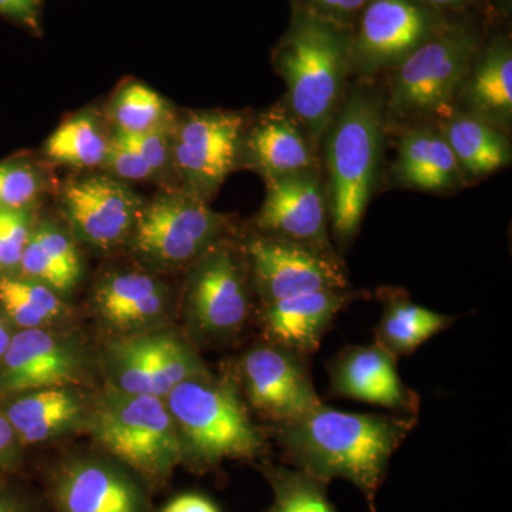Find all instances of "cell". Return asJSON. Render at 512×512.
<instances>
[{
  "mask_svg": "<svg viewBox=\"0 0 512 512\" xmlns=\"http://www.w3.org/2000/svg\"><path fill=\"white\" fill-rule=\"evenodd\" d=\"M416 424V416L346 413L322 403L272 430L299 470L323 483L332 478L349 481L375 511L390 458Z\"/></svg>",
  "mask_w": 512,
  "mask_h": 512,
  "instance_id": "1",
  "label": "cell"
},
{
  "mask_svg": "<svg viewBox=\"0 0 512 512\" xmlns=\"http://www.w3.org/2000/svg\"><path fill=\"white\" fill-rule=\"evenodd\" d=\"M352 42L353 26L291 6L288 29L272 53L286 86L282 106L316 148L348 92Z\"/></svg>",
  "mask_w": 512,
  "mask_h": 512,
  "instance_id": "2",
  "label": "cell"
},
{
  "mask_svg": "<svg viewBox=\"0 0 512 512\" xmlns=\"http://www.w3.org/2000/svg\"><path fill=\"white\" fill-rule=\"evenodd\" d=\"M384 100L365 87L346 92L322 138L328 170L330 231L348 245L372 200L386 131Z\"/></svg>",
  "mask_w": 512,
  "mask_h": 512,
  "instance_id": "3",
  "label": "cell"
},
{
  "mask_svg": "<svg viewBox=\"0 0 512 512\" xmlns=\"http://www.w3.org/2000/svg\"><path fill=\"white\" fill-rule=\"evenodd\" d=\"M183 447L184 461L197 468L229 458H255L266 439L231 376L210 370L191 377L164 399Z\"/></svg>",
  "mask_w": 512,
  "mask_h": 512,
  "instance_id": "4",
  "label": "cell"
},
{
  "mask_svg": "<svg viewBox=\"0 0 512 512\" xmlns=\"http://www.w3.org/2000/svg\"><path fill=\"white\" fill-rule=\"evenodd\" d=\"M484 39L485 30L466 10L450 13L436 35L390 70L386 123L448 116Z\"/></svg>",
  "mask_w": 512,
  "mask_h": 512,
  "instance_id": "5",
  "label": "cell"
},
{
  "mask_svg": "<svg viewBox=\"0 0 512 512\" xmlns=\"http://www.w3.org/2000/svg\"><path fill=\"white\" fill-rule=\"evenodd\" d=\"M101 453L146 484H161L184 463L183 447L164 399L104 386L93 397L89 429Z\"/></svg>",
  "mask_w": 512,
  "mask_h": 512,
  "instance_id": "6",
  "label": "cell"
},
{
  "mask_svg": "<svg viewBox=\"0 0 512 512\" xmlns=\"http://www.w3.org/2000/svg\"><path fill=\"white\" fill-rule=\"evenodd\" d=\"M231 222L210 202L180 187L163 188L144 201L126 247L154 274L187 269L207 249L229 237Z\"/></svg>",
  "mask_w": 512,
  "mask_h": 512,
  "instance_id": "7",
  "label": "cell"
},
{
  "mask_svg": "<svg viewBox=\"0 0 512 512\" xmlns=\"http://www.w3.org/2000/svg\"><path fill=\"white\" fill-rule=\"evenodd\" d=\"M185 271L184 316L192 335L207 343L237 338L252 308L242 245L231 237L222 238Z\"/></svg>",
  "mask_w": 512,
  "mask_h": 512,
  "instance_id": "8",
  "label": "cell"
},
{
  "mask_svg": "<svg viewBox=\"0 0 512 512\" xmlns=\"http://www.w3.org/2000/svg\"><path fill=\"white\" fill-rule=\"evenodd\" d=\"M101 360L106 386L160 399L185 380L208 372L190 340L170 325L111 338Z\"/></svg>",
  "mask_w": 512,
  "mask_h": 512,
  "instance_id": "9",
  "label": "cell"
},
{
  "mask_svg": "<svg viewBox=\"0 0 512 512\" xmlns=\"http://www.w3.org/2000/svg\"><path fill=\"white\" fill-rule=\"evenodd\" d=\"M248 120L241 111L192 110L178 113L173 128L177 187L210 202L239 167Z\"/></svg>",
  "mask_w": 512,
  "mask_h": 512,
  "instance_id": "10",
  "label": "cell"
},
{
  "mask_svg": "<svg viewBox=\"0 0 512 512\" xmlns=\"http://www.w3.org/2000/svg\"><path fill=\"white\" fill-rule=\"evenodd\" d=\"M448 16L427 0H370L353 28L350 72H390L436 35Z\"/></svg>",
  "mask_w": 512,
  "mask_h": 512,
  "instance_id": "11",
  "label": "cell"
},
{
  "mask_svg": "<svg viewBox=\"0 0 512 512\" xmlns=\"http://www.w3.org/2000/svg\"><path fill=\"white\" fill-rule=\"evenodd\" d=\"M231 377L248 407L272 427L301 419L323 403L303 356L269 340L245 350Z\"/></svg>",
  "mask_w": 512,
  "mask_h": 512,
  "instance_id": "12",
  "label": "cell"
},
{
  "mask_svg": "<svg viewBox=\"0 0 512 512\" xmlns=\"http://www.w3.org/2000/svg\"><path fill=\"white\" fill-rule=\"evenodd\" d=\"M249 281L261 305L319 291L349 289L342 261L333 251L293 244L252 232L244 244Z\"/></svg>",
  "mask_w": 512,
  "mask_h": 512,
  "instance_id": "13",
  "label": "cell"
},
{
  "mask_svg": "<svg viewBox=\"0 0 512 512\" xmlns=\"http://www.w3.org/2000/svg\"><path fill=\"white\" fill-rule=\"evenodd\" d=\"M144 200L103 171L69 178L59 190L63 224L77 242L99 251L126 247Z\"/></svg>",
  "mask_w": 512,
  "mask_h": 512,
  "instance_id": "14",
  "label": "cell"
},
{
  "mask_svg": "<svg viewBox=\"0 0 512 512\" xmlns=\"http://www.w3.org/2000/svg\"><path fill=\"white\" fill-rule=\"evenodd\" d=\"M92 359L76 333L60 329H20L0 359V399L13 394L79 384Z\"/></svg>",
  "mask_w": 512,
  "mask_h": 512,
  "instance_id": "15",
  "label": "cell"
},
{
  "mask_svg": "<svg viewBox=\"0 0 512 512\" xmlns=\"http://www.w3.org/2000/svg\"><path fill=\"white\" fill-rule=\"evenodd\" d=\"M56 512H153L146 483L106 454H80L53 471Z\"/></svg>",
  "mask_w": 512,
  "mask_h": 512,
  "instance_id": "16",
  "label": "cell"
},
{
  "mask_svg": "<svg viewBox=\"0 0 512 512\" xmlns=\"http://www.w3.org/2000/svg\"><path fill=\"white\" fill-rule=\"evenodd\" d=\"M328 192L319 170L266 181L255 232L293 244L333 251L329 241Z\"/></svg>",
  "mask_w": 512,
  "mask_h": 512,
  "instance_id": "17",
  "label": "cell"
},
{
  "mask_svg": "<svg viewBox=\"0 0 512 512\" xmlns=\"http://www.w3.org/2000/svg\"><path fill=\"white\" fill-rule=\"evenodd\" d=\"M90 299L111 338H126L168 326L173 295L160 275L138 265L101 275Z\"/></svg>",
  "mask_w": 512,
  "mask_h": 512,
  "instance_id": "18",
  "label": "cell"
},
{
  "mask_svg": "<svg viewBox=\"0 0 512 512\" xmlns=\"http://www.w3.org/2000/svg\"><path fill=\"white\" fill-rule=\"evenodd\" d=\"M330 392L404 416H416L420 396L404 384L397 359L377 343L346 346L328 365Z\"/></svg>",
  "mask_w": 512,
  "mask_h": 512,
  "instance_id": "19",
  "label": "cell"
},
{
  "mask_svg": "<svg viewBox=\"0 0 512 512\" xmlns=\"http://www.w3.org/2000/svg\"><path fill=\"white\" fill-rule=\"evenodd\" d=\"M92 402L79 384H60L0 399V409L29 448L87 433Z\"/></svg>",
  "mask_w": 512,
  "mask_h": 512,
  "instance_id": "20",
  "label": "cell"
},
{
  "mask_svg": "<svg viewBox=\"0 0 512 512\" xmlns=\"http://www.w3.org/2000/svg\"><path fill=\"white\" fill-rule=\"evenodd\" d=\"M239 165L255 171L266 183L319 170L318 148L281 104L248 121Z\"/></svg>",
  "mask_w": 512,
  "mask_h": 512,
  "instance_id": "21",
  "label": "cell"
},
{
  "mask_svg": "<svg viewBox=\"0 0 512 512\" xmlns=\"http://www.w3.org/2000/svg\"><path fill=\"white\" fill-rule=\"evenodd\" d=\"M359 293L350 289L319 291L262 305L265 340L285 346L303 357L318 352L323 336L343 309Z\"/></svg>",
  "mask_w": 512,
  "mask_h": 512,
  "instance_id": "22",
  "label": "cell"
},
{
  "mask_svg": "<svg viewBox=\"0 0 512 512\" xmlns=\"http://www.w3.org/2000/svg\"><path fill=\"white\" fill-rule=\"evenodd\" d=\"M461 111L474 114L494 126L511 127L512 45L511 37L497 33L485 37L458 89Z\"/></svg>",
  "mask_w": 512,
  "mask_h": 512,
  "instance_id": "23",
  "label": "cell"
},
{
  "mask_svg": "<svg viewBox=\"0 0 512 512\" xmlns=\"http://www.w3.org/2000/svg\"><path fill=\"white\" fill-rule=\"evenodd\" d=\"M16 275L49 286L67 298L83 276L79 242L66 225L37 217Z\"/></svg>",
  "mask_w": 512,
  "mask_h": 512,
  "instance_id": "24",
  "label": "cell"
},
{
  "mask_svg": "<svg viewBox=\"0 0 512 512\" xmlns=\"http://www.w3.org/2000/svg\"><path fill=\"white\" fill-rule=\"evenodd\" d=\"M394 173L406 187L427 192L450 191L463 180L460 165L440 128L424 123L403 133Z\"/></svg>",
  "mask_w": 512,
  "mask_h": 512,
  "instance_id": "25",
  "label": "cell"
},
{
  "mask_svg": "<svg viewBox=\"0 0 512 512\" xmlns=\"http://www.w3.org/2000/svg\"><path fill=\"white\" fill-rule=\"evenodd\" d=\"M439 128L467 177H485L511 163V143L503 128L461 110L451 111Z\"/></svg>",
  "mask_w": 512,
  "mask_h": 512,
  "instance_id": "26",
  "label": "cell"
},
{
  "mask_svg": "<svg viewBox=\"0 0 512 512\" xmlns=\"http://www.w3.org/2000/svg\"><path fill=\"white\" fill-rule=\"evenodd\" d=\"M382 316L376 326L375 343L399 359L453 325L454 318L417 305L400 289H380Z\"/></svg>",
  "mask_w": 512,
  "mask_h": 512,
  "instance_id": "27",
  "label": "cell"
},
{
  "mask_svg": "<svg viewBox=\"0 0 512 512\" xmlns=\"http://www.w3.org/2000/svg\"><path fill=\"white\" fill-rule=\"evenodd\" d=\"M110 140L109 124L96 111H79L50 134L43 154L49 163L77 170H100L109 153Z\"/></svg>",
  "mask_w": 512,
  "mask_h": 512,
  "instance_id": "28",
  "label": "cell"
},
{
  "mask_svg": "<svg viewBox=\"0 0 512 512\" xmlns=\"http://www.w3.org/2000/svg\"><path fill=\"white\" fill-rule=\"evenodd\" d=\"M0 305L16 329H57L70 318L66 298L16 274L0 275Z\"/></svg>",
  "mask_w": 512,
  "mask_h": 512,
  "instance_id": "29",
  "label": "cell"
},
{
  "mask_svg": "<svg viewBox=\"0 0 512 512\" xmlns=\"http://www.w3.org/2000/svg\"><path fill=\"white\" fill-rule=\"evenodd\" d=\"M177 110L156 90L141 82H126L114 92L106 107L111 130L143 134L174 127Z\"/></svg>",
  "mask_w": 512,
  "mask_h": 512,
  "instance_id": "30",
  "label": "cell"
},
{
  "mask_svg": "<svg viewBox=\"0 0 512 512\" xmlns=\"http://www.w3.org/2000/svg\"><path fill=\"white\" fill-rule=\"evenodd\" d=\"M50 184L45 165L33 158L0 161V210H37Z\"/></svg>",
  "mask_w": 512,
  "mask_h": 512,
  "instance_id": "31",
  "label": "cell"
},
{
  "mask_svg": "<svg viewBox=\"0 0 512 512\" xmlns=\"http://www.w3.org/2000/svg\"><path fill=\"white\" fill-rule=\"evenodd\" d=\"M274 490L271 512H336L325 494V483L301 470L265 466Z\"/></svg>",
  "mask_w": 512,
  "mask_h": 512,
  "instance_id": "32",
  "label": "cell"
},
{
  "mask_svg": "<svg viewBox=\"0 0 512 512\" xmlns=\"http://www.w3.org/2000/svg\"><path fill=\"white\" fill-rule=\"evenodd\" d=\"M173 128L150 131L143 134H119L140 154L156 175L157 183L163 188L177 187L173 167Z\"/></svg>",
  "mask_w": 512,
  "mask_h": 512,
  "instance_id": "33",
  "label": "cell"
},
{
  "mask_svg": "<svg viewBox=\"0 0 512 512\" xmlns=\"http://www.w3.org/2000/svg\"><path fill=\"white\" fill-rule=\"evenodd\" d=\"M111 130V128H110ZM121 183H154L156 175L150 165L119 134L111 131L109 153L100 168Z\"/></svg>",
  "mask_w": 512,
  "mask_h": 512,
  "instance_id": "34",
  "label": "cell"
},
{
  "mask_svg": "<svg viewBox=\"0 0 512 512\" xmlns=\"http://www.w3.org/2000/svg\"><path fill=\"white\" fill-rule=\"evenodd\" d=\"M26 448L0 409V484L13 483L25 463Z\"/></svg>",
  "mask_w": 512,
  "mask_h": 512,
  "instance_id": "35",
  "label": "cell"
},
{
  "mask_svg": "<svg viewBox=\"0 0 512 512\" xmlns=\"http://www.w3.org/2000/svg\"><path fill=\"white\" fill-rule=\"evenodd\" d=\"M292 8H299L333 20L342 25L353 26L370 0H289Z\"/></svg>",
  "mask_w": 512,
  "mask_h": 512,
  "instance_id": "36",
  "label": "cell"
},
{
  "mask_svg": "<svg viewBox=\"0 0 512 512\" xmlns=\"http://www.w3.org/2000/svg\"><path fill=\"white\" fill-rule=\"evenodd\" d=\"M43 0H0V16L33 35L42 33Z\"/></svg>",
  "mask_w": 512,
  "mask_h": 512,
  "instance_id": "37",
  "label": "cell"
},
{
  "mask_svg": "<svg viewBox=\"0 0 512 512\" xmlns=\"http://www.w3.org/2000/svg\"><path fill=\"white\" fill-rule=\"evenodd\" d=\"M158 512H220L217 505L200 494H183Z\"/></svg>",
  "mask_w": 512,
  "mask_h": 512,
  "instance_id": "38",
  "label": "cell"
},
{
  "mask_svg": "<svg viewBox=\"0 0 512 512\" xmlns=\"http://www.w3.org/2000/svg\"><path fill=\"white\" fill-rule=\"evenodd\" d=\"M0 512H36L28 497L18 488L9 484H0Z\"/></svg>",
  "mask_w": 512,
  "mask_h": 512,
  "instance_id": "39",
  "label": "cell"
},
{
  "mask_svg": "<svg viewBox=\"0 0 512 512\" xmlns=\"http://www.w3.org/2000/svg\"><path fill=\"white\" fill-rule=\"evenodd\" d=\"M16 332H18V329H16L12 320L6 315L5 309L0 305V359H2L6 350H8L10 342H12Z\"/></svg>",
  "mask_w": 512,
  "mask_h": 512,
  "instance_id": "40",
  "label": "cell"
},
{
  "mask_svg": "<svg viewBox=\"0 0 512 512\" xmlns=\"http://www.w3.org/2000/svg\"><path fill=\"white\" fill-rule=\"evenodd\" d=\"M427 2L443 12L458 13L470 9L478 0H427Z\"/></svg>",
  "mask_w": 512,
  "mask_h": 512,
  "instance_id": "41",
  "label": "cell"
},
{
  "mask_svg": "<svg viewBox=\"0 0 512 512\" xmlns=\"http://www.w3.org/2000/svg\"><path fill=\"white\" fill-rule=\"evenodd\" d=\"M495 8H497L498 13L503 15L504 18H507L511 13L512 9V0H494Z\"/></svg>",
  "mask_w": 512,
  "mask_h": 512,
  "instance_id": "42",
  "label": "cell"
}]
</instances>
